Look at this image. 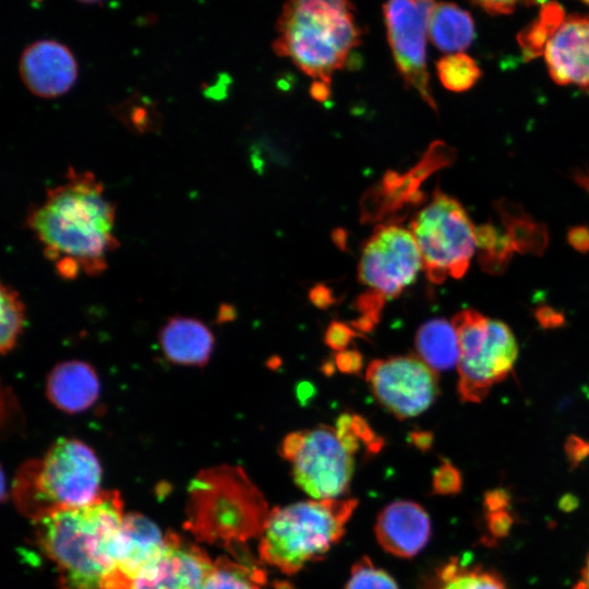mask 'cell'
<instances>
[{
  "mask_svg": "<svg viewBox=\"0 0 589 589\" xmlns=\"http://www.w3.org/2000/svg\"><path fill=\"white\" fill-rule=\"evenodd\" d=\"M101 467L95 452L74 437H59L41 459L27 461L13 485L16 506L33 520L51 512L93 503L100 490Z\"/></svg>",
  "mask_w": 589,
  "mask_h": 589,
  "instance_id": "8992f818",
  "label": "cell"
},
{
  "mask_svg": "<svg viewBox=\"0 0 589 589\" xmlns=\"http://www.w3.org/2000/svg\"><path fill=\"white\" fill-rule=\"evenodd\" d=\"M452 324L460 351L458 395L462 401L480 402L513 370L518 353L516 339L506 324L472 309L458 312Z\"/></svg>",
  "mask_w": 589,
  "mask_h": 589,
  "instance_id": "9c48e42d",
  "label": "cell"
},
{
  "mask_svg": "<svg viewBox=\"0 0 589 589\" xmlns=\"http://www.w3.org/2000/svg\"><path fill=\"white\" fill-rule=\"evenodd\" d=\"M569 244L577 251L585 253L589 251V229L585 226H577L568 231L567 236Z\"/></svg>",
  "mask_w": 589,
  "mask_h": 589,
  "instance_id": "d590c367",
  "label": "cell"
},
{
  "mask_svg": "<svg viewBox=\"0 0 589 589\" xmlns=\"http://www.w3.org/2000/svg\"><path fill=\"white\" fill-rule=\"evenodd\" d=\"M65 179L47 190L41 205L28 211L26 226L62 278L74 279L80 273L97 276L119 247L113 233L116 207L92 172L69 167Z\"/></svg>",
  "mask_w": 589,
  "mask_h": 589,
  "instance_id": "6da1fadb",
  "label": "cell"
},
{
  "mask_svg": "<svg viewBox=\"0 0 589 589\" xmlns=\"http://www.w3.org/2000/svg\"><path fill=\"white\" fill-rule=\"evenodd\" d=\"M566 453L573 462H579L589 456V442L577 436H570L566 443Z\"/></svg>",
  "mask_w": 589,
  "mask_h": 589,
  "instance_id": "e575fe53",
  "label": "cell"
},
{
  "mask_svg": "<svg viewBox=\"0 0 589 589\" xmlns=\"http://www.w3.org/2000/svg\"><path fill=\"white\" fill-rule=\"evenodd\" d=\"M553 81L589 92V14H570L544 51Z\"/></svg>",
  "mask_w": 589,
  "mask_h": 589,
  "instance_id": "2e32d148",
  "label": "cell"
},
{
  "mask_svg": "<svg viewBox=\"0 0 589 589\" xmlns=\"http://www.w3.org/2000/svg\"><path fill=\"white\" fill-rule=\"evenodd\" d=\"M565 12L556 2H544L538 16L517 35V41L525 61L544 53L552 36L565 20Z\"/></svg>",
  "mask_w": 589,
  "mask_h": 589,
  "instance_id": "d4e9b609",
  "label": "cell"
},
{
  "mask_svg": "<svg viewBox=\"0 0 589 589\" xmlns=\"http://www.w3.org/2000/svg\"><path fill=\"white\" fill-rule=\"evenodd\" d=\"M19 73L35 96L55 98L70 91L77 79V62L68 46L53 39H40L21 55Z\"/></svg>",
  "mask_w": 589,
  "mask_h": 589,
  "instance_id": "5bb4252c",
  "label": "cell"
},
{
  "mask_svg": "<svg viewBox=\"0 0 589 589\" xmlns=\"http://www.w3.org/2000/svg\"><path fill=\"white\" fill-rule=\"evenodd\" d=\"M479 263L491 273L500 274L506 269L515 247L503 227L484 224L476 228Z\"/></svg>",
  "mask_w": 589,
  "mask_h": 589,
  "instance_id": "484cf974",
  "label": "cell"
},
{
  "mask_svg": "<svg viewBox=\"0 0 589 589\" xmlns=\"http://www.w3.org/2000/svg\"><path fill=\"white\" fill-rule=\"evenodd\" d=\"M436 72L443 86L453 92L471 88L481 76L477 62L462 52L442 57L436 62Z\"/></svg>",
  "mask_w": 589,
  "mask_h": 589,
  "instance_id": "83f0119b",
  "label": "cell"
},
{
  "mask_svg": "<svg viewBox=\"0 0 589 589\" xmlns=\"http://www.w3.org/2000/svg\"><path fill=\"white\" fill-rule=\"evenodd\" d=\"M165 545L166 534L154 521L139 513L125 514L113 549L118 589H131L133 581L160 556Z\"/></svg>",
  "mask_w": 589,
  "mask_h": 589,
  "instance_id": "9a60e30c",
  "label": "cell"
},
{
  "mask_svg": "<svg viewBox=\"0 0 589 589\" xmlns=\"http://www.w3.org/2000/svg\"><path fill=\"white\" fill-rule=\"evenodd\" d=\"M237 558L221 556L215 561V568L205 589H262L266 574L247 554H235Z\"/></svg>",
  "mask_w": 589,
  "mask_h": 589,
  "instance_id": "cb8c5ba5",
  "label": "cell"
},
{
  "mask_svg": "<svg viewBox=\"0 0 589 589\" xmlns=\"http://www.w3.org/2000/svg\"><path fill=\"white\" fill-rule=\"evenodd\" d=\"M428 35L441 51L457 53L467 49L474 38L473 20L468 11L454 3H434Z\"/></svg>",
  "mask_w": 589,
  "mask_h": 589,
  "instance_id": "ffe728a7",
  "label": "cell"
},
{
  "mask_svg": "<svg viewBox=\"0 0 589 589\" xmlns=\"http://www.w3.org/2000/svg\"><path fill=\"white\" fill-rule=\"evenodd\" d=\"M474 4L491 15L509 14L516 8V2L514 1H478Z\"/></svg>",
  "mask_w": 589,
  "mask_h": 589,
  "instance_id": "8d00e7d4",
  "label": "cell"
},
{
  "mask_svg": "<svg viewBox=\"0 0 589 589\" xmlns=\"http://www.w3.org/2000/svg\"><path fill=\"white\" fill-rule=\"evenodd\" d=\"M158 344L165 359L172 364L202 368L212 357L215 338L201 320L175 315L159 329Z\"/></svg>",
  "mask_w": 589,
  "mask_h": 589,
  "instance_id": "d6986e66",
  "label": "cell"
},
{
  "mask_svg": "<svg viewBox=\"0 0 589 589\" xmlns=\"http://www.w3.org/2000/svg\"><path fill=\"white\" fill-rule=\"evenodd\" d=\"M358 501L309 500L271 510L260 537V560L292 575L323 557L345 533Z\"/></svg>",
  "mask_w": 589,
  "mask_h": 589,
  "instance_id": "52a82bcc",
  "label": "cell"
},
{
  "mask_svg": "<svg viewBox=\"0 0 589 589\" xmlns=\"http://www.w3.org/2000/svg\"><path fill=\"white\" fill-rule=\"evenodd\" d=\"M356 335V330L351 329L348 324L333 322L327 327L324 339L328 347L340 352L347 349V346Z\"/></svg>",
  "mask_w": 589,
  "mask_h": 589,
  "instance_id": "1f68e13d",
  "label": "cell"
},
{
  "mask_svg": "<svg viewBox=\"0 0 589 589\" xmlns=\"http://www.w3.org/2000/svg\"><path fill=\"white\" fill-rule=\"evenodd\" d=\"M312 302L318 306H326L332 302V292L324 286H316L310 292Z\"/></svg>",
  "mask_w": 589,
  "mask_h": 589,
  "instance_id": "74e56055",
  "label": "cell"
},
{
  "mask_svg": "<svg viewBox=\"0 0 589 589\" xmlns=\"http://www.w3.org/2000/svg\"><path fill=\"white\" fill-rule=\"evenodd\" d=\"M488 508V526L490 532L498 538L505 536L512 525V517L506 510V495L502 491L490 492L485 498Z\"/></svg>",
  "mask_w": 589,
  "mask_h": 589,
  "instance_id": "f546056e",
  "label": "cell"
},
{
  "mask_svg": "<svg viewBox=\"0 0 589 589\" xmlns=\"http://www.w3.org/2000/svg\"><path fill=\"white\" fill-rule=\"evenodd\" d=\"M435 2L396 0L383 5L387 39L395 64L408 87L437 110L426 69L425 43L430 12Z\"/></svg>",
  "mask_w": 589,
  "mask_h": 589,
  "instance_id": "7c38bea8",
  "label": "cell"
},
{
  "mask_svg": "<svg viewBox=\"0 0 589 589\" xmlns=\"http://www.w3.org/2000/svg\"><path fill=\"white\" fill-rule=\"evenodd\" d=\"M496 211L502 227L517 252L532 254L543 252L548 244V232L544 226L536 223L519 205L507 200L498 201Z\"/></svg>",
  "mask_w": 589,
  "mask_h": 589,
  "instance_id": "7402d4cb",
  "label": "cell"
},
{
  "mask_svg": "<svg viewBox=\"0 0 589 589\" xmlns=\"http://www.w3.org/2000/svg\"><path fill=\"white\" fill-rule=\"evenodd\" d=\"M345 589H399L395 579L375 566L369 557H362L352 566Z\"/></svg>",
  "mask_w": 589,
  "mask_h": 589,
  "instance_id": "f1b7e54d",
  "label": "cell"
},
{
  "mask_svg": "<svg viewBox=\"0 0 589 589\" xmlns=\"http://www.w3.org/2000/svg\"><path fill=\"white\" fill-rule=\"evenodd\" d=\"M412 437L416 440V444L419 447H428L432 438V436H429L426 432H419L416 435L413 434Z\"/></svg>",
  "mask_w": 589,
  "mask_h": 589,
  "instance_id": "ab89813d",
  "label": "cell"
},
{
  "mask_svg": "<svg viewBox=\"0 0 589 589\" xmlns=\"http://www.w3.org/2000/svg\"><path fill=\"white\" fill-rule=\"evenodd\" d=\"M337 368L344 373H357L362 366V357L357 350H344L336 354Z\"/></svg>",
  "mask_w": 589,
  "mask_h": 589,
  "instance_id": "d6a6232c",
  "label": "cell"
},
{
  "mask_svg": "<svg viewBox=\"0 0 589 589\" xmlns=\"http://www.w3.org/2000/svg\"><path fill=\"white\" fill-rule=\"evenodd\" d=\"M383 440L359 416L345 413L336 426L317 425L289 433L279 453L291 467L296 484L313 500L340 498L349 489L356 455L374 454Z\"/></svg>",
  "mask_w": 589,
  "mask_h": 589,
  "instance_id": "5b68a950",
  "label": "cell"
},
{
  "mask_svg": "<svg viewBox=\"0 0 589 589\" xmlns=\"http://www.w3.org/2000/svg\"><path fill=\"white\" fill-rule=\"evenodd\" d=\"M431 521L428 513L411 501H395L384 507L375 522L380 545L397 557H412L428 543Z\"/></svg>",
  "mask_w": 589,
  "mask_h": 589,
  "instance_id": "e0dca14e",
  "label": "cell"
},
{
  "mask_svg": "<svg viewBox=\"0 0 589 589\" xmlns=\"http://www.w3.org/2000/svg\"><path fill=\"white\" fill-rule=\"evenodd\" d=\"M214 568L215 561L197 544L167 532L163 553L131 589H205Z\"/></svg>",
  "mask_w": 589,
  "mask_h": 589,
  "instance_id": "4fadbf2b",
  "label": "cell"
},
{
  "mask_svg": "<svg viewBox=\"0 0 589 589\" xmlns=\"http://www.w3.org/2000/svg\"><path fill=\"white\" fill-rule=\"evenodd\" d=\"M421 268L420 251L410 230L393 223L374 228L358 265V278L365 291L357 300L360 316L353 323L356 330L373 329L384 304L401 294Z\"/></svg>",
  "mask_w": 589,
  "mask_h": 589,
  "instance_id": "ba28073f",
  "label": "cell"
},
{
  "mask_svg": "<svg viewBox=\"0 0 589 589\" xmlns=\"http://www.w3.org/2000/svg\"><path fill=\"white\" fill-rule=\"evenodd\" d=\"M534 315L540 325L544 328H556L564 324L563 314L551 306H539L536 310Z\"/></svg>",
  "mask_w": 589,
  "mask_h": 589,
  "instance_id": "836d02e7",
  "label": "cell"
},
{
  "mask_svg": "<svg viewBox=\"0 0 589 589\" xmlns=\"http://www.w3.org/2000/svg\"><path fill=\"white\" fill-rule=\"evenodd\" d=\"M461 485L458 470L448 461L443 462L436 470L433 479V489L437 493L452 494Z\"/></svg>",
  "mask_w": 589,
  "mask_h": 589,
  "instance_id": "4dcf8cb0",
  "label": "cell"
},
{
  "mask_svg": "<svg viewBox=\"0 0 589 589\" xmlns=\"http://www.w3.org/2000/svg\"><path fill=\"white\" fill-rule=\"evenodd\" d=\"M47 399L58 410L74 414L92 408L100 395V382L94 366L82 360L57 363L45 384Z\"/></svg>",
  "mask_w": 589,
  "mask_h": 589,
  "instance_id": "ac0fdd59",
  "label": "cell"
},
{
  "mask_svg": "<svg viewBox=\"0 0 589 589\" xmlns=\"http://www.w3.org/2000/svg\"><path fill=\"white\" fill-rule=\"evenodd\" d=\"M422 269L433 284L461 278L477 248L476 228L461 204L438 188L411 219Z\"/></svg>",
  "mask_w": 589,
  "mask_h": 589,
  "instance_id": "30bf717a",
  "label": "cell"
},
{
  "mask_svg": "<svg viewBox=\"0 0 589 589\" xmlns=\"http://www.w3.org/2000/svg\"><path fill=\"white\" fill-rule=\"evenodd\" d=\"M433 589H508L494 570L454 557L436 572Z\"/></svg>",
  "mask_w": 589,
  "mask_h": 589,
  "instance_id": "603a6c76",
  "label": "cell"
},
{
  "mask_svg": "<svg viewBox=\"0 0 589 589\" xmlns=\"http://www.w3.org/2000/svg\"><path fill=\"white\" fill-rule=\"evenodd\" d=\"M572 589H589V554L586 558L580 577Z\"/></svg>",
  "mask_w": 589,
  "mask_h": 589,
  "instance_id": "f35d334b",
  "label": "cell"
},
{
  "mask_svg": "<svg viewBox=\"0 0 589 589\" xmlns=\"http://www.w3.org/2000/svg\"><path fill=\"white\" fill-rule=\"evenodd\" d=\"M26 320L25 305L19 292L1 284L0 351L4 356L17 345Z\"/></svg>",
  "mask_w": 589,
  "mask_h": 589,
  "instance_id": "4316f807",
  "label": "cell"
},
{
  "mask_svg": "<svg viewBox=\"0 0 589 589\" xmlns=\"http://www.w3.org/2000/svg\"><path fill=\"white\" fill-rule=\"evenodd\" d=\"M124 515L120 493L110 490L86 506L34 520L36 542L56 567L59 589H118L113 549Z\"/></svg>",
  "mask_w": 589,
  "mask_h": 589,
  "instance_id": "7a4b0ae2",
  "label": "cell"
},
{
  "mask_svg": "<svg viewBox=\"0 0 589 589\" xmlns=\"http://www.w3.org/2000/svg\"><path fill=\"white\" fill-rule=\"evenodd\" d=\"M353 11L347 1H289L279 14L272 47L314 83L329 87L334 73L360 43Z\"/></svg>",
  "mask_w": 589,
  "mask_h": 589,
  "instance_id": "277c9868",
  "label": "cell"
},
{
  "mask_svg": "<svg viewBox=\"0 0 589 589\" xmlns=\"http://www.w3.org/2000/svg\"><path fill=\"white\" fill-rule=\"evenodd\" d=\"M365 380L376 400L399 420L421 414L440 393L436 372L412 354L371 361Z\"/></svg>",
  "mask_w": 589,
  "mask_h": 589,
  "instance_id": "8fae6325",
  "label": "cell"
},
{
  "mask_svg": "<svg viewBox=\"0 0 589 589\" xmlns=\"http://www.w3.org/2000/svg\"><path fill=\"white\" fill-rule=\"evenodd\" d=\"M419 358L434 371H445L458 364L459 345L453 324L434 318L422 324L416 335Z\"/></svg>",
  "mask_w": 589,
  "mask_h": 589,
  "instance_id": "44dd1931",
  "label": "cell"
},
{
  "mask_svg": "<svg viewBox=\"0 0 589 589\" xmlns=\"http://www.w3.org/2000/svg\"><path fill=\"white\" fill-rule=\"evenodd\" d=\"M271 510L241 467L219 465L201 470L191 480L183 527L199 542L231 552L261 537Z\"/></svg>",
  "mask_w": 589,
  "mask_h": 589,
  "instance_id": "3957f363",
  "label": "cell"
},
{
  "mask_svg": "<svg viewBox=\"0 0 589 589\" xmlns=\"http://www.w3.org/2000/svg\"><path fill=\"white\" fill-rule=\"evenodd\" d=\"M576 178L579 184H581L589 192V176H586L585 173H578Z\"/></svg>",
  "mask_w": 589,
  "mask_h": 589,
  "instance_id": "60d3db41",
  "label": "cell"
}]
</instances>
